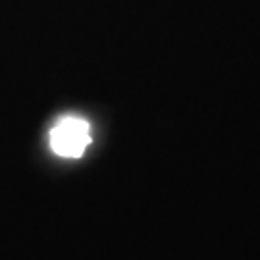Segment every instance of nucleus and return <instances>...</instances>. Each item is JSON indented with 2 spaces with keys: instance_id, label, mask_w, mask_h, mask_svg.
I'll list each match as a JSON object with an SVG mask.
<instances>
[{
  "instance_id": "1",
  "label": "nucleus",
  "mask_w": 260,
  "mask_h": 260,
  "mask_svg": "<svg viewBox=\"0 0 260 260\" xmlns=\"http://www.w3.org/2000/svg\"><path fill=\"white\" fill-rule=\"evenodd\" d=\"M91 145V125L77 116H66L50 131V147L62 158H81Z\"/></svg>"
}]
</instances>
